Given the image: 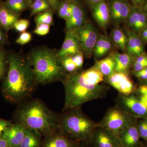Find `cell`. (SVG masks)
<instances>
[{"mask_svg":"<svg viewBox=\"0 0 147 147\" xmlns=\"http://www.w3.org/2000/svg\"><path fill=\"white\" fill-rule=\"evenodd\" d=\"M7 61L2 92L6 100L18 104L31 98L38 84L28 54L9 52Z\"/></svg>","mask_w":147,"mask_h":147,"instance_id":"obj_1","label":"cell"},{"mask_svg":"<svg viewBox=\"0 0 147 147\" xmlns=\"http://www.w3.org/2000/svg\"><path fill=\"white\" fill-rule=\"evenodd\" d=\"M104 76L94 66L68 74L62 82L65 92L63 111L81 108L84 103L105 98L110 87L102 84Z\"/></svg>","mask_w":147,"mask_h":147,"instance_id":"obj_2","label":"cell"},{"mask_svg":"<svg viewBox=\"0 0 147 147\" xmlns=\"http://www.w3.org/2000/svg\"><path fill=\"white\" fill-rule=\"evenodd\" d=\"M58 115L42 100L30 98L18 104L15 119L16 122L45 137L58 130Z\"/></svg>","mask_w":147,"mask_h":147,"instance_id":"obj_3","label":"cell"},{"mask_svg":"<svg viewBox=\"0 0 147 147\" xmlns=\"http://www.w3.org/2000/svg\"><path fill=\"white\" fill-rule=\"evenodd\" d=\"M38 85L62 82L66 73L57 56V51L46 46L32 49L28 53Z\"/></svg>","mask_w":147,"mask_h":147,"instance_id":"obj_4","label":"cell"},{"mask_svg":"<svg viewBox=\"0 0 147 147\" xmlns=\"http://www.w3.org/2000/svg\"><path fill=\"white\" fill-rule=\"evenodd\" d=\"M58 129L69 139L79 143L88 141L98 123L84 113L81 108L63 111L58 115Z\"/></svg>","mask_w":147,"mask_h":147,"instance_id":"obj_5","label":"cell"},{"mask_svg":"<svg viewBox=\"0 0 147 147\" xmlns=\"http://www.w3.org/2000/svg\"><path fill=\"white\" fill-rule=\"evenodd\" d=\"M137 121V117L115 105L109 108L101 120L97 123L99 126L118 135L120 131L135 124Z\"/></svg>","mask_w":147,"mask_h":147,"instance_id":"obj_6","label":"cell"},{"mask_svg":"<svg viewBox=\"0 0 147 147\" xmlns=\"http://www.w3.org/2000/svg\"><path fill=\"white\" fill-rule=\"evenodd\" d=\"M79 42L84 56L90 59L99 36L98 31L91 21L71 32Z\"/></svg>","mask_w":147,"mask_h":147,"instance_id":"obj_7","label":"cell"},{"mask_svg":"<svg viewBox=\"0 0 147 147\" xmlns=\"http://www.w3.org/2000/svg\"><path fill=\"white\" fill-rule=\"evenodd\" d=\"M115 101L116 105L137 118L147 119V108L134 92L127 95L119 94Z\"/></svg>","mask_w":147,"mask_h":147,"instance_id":"obj_8","label":"cell"},{"mask_svg":"<svg viewBox=\"0 0 147 147\" xmlns=\"http://www.w3.org/2000/svg\"><path fill=\"white\" fill-rule=\"evenodd\" d=\"M88 141H91L94 147H121L117 134L98 125Z\"/></svg>","mask_w":147,"mask_h":147,"instance_id":"obj_9","label":"cell"},{"mask_svg":"<svg viewBox=\"0 0 147 147\" xmlns=\"http://www.w3.org/2000/svg\"><path fill=\"white\" fill-rule=\"evenodd\" d=\"M104 82L117 90L119 94H131L136 89L129 73L114 72L110 76L104 77Z\"/></svg>","mask_w":147,"mask_h":147,"instance_id":"obj_10","label":"cell"},{"mask_svg":"<svg viewBox=\"0 0 147 147\" xmlns=\"http://www.w3.org/2000/svg\"><path fill=\"white\" fill-rule=\"evenodd\" d=\"M108 3L111 22L116 25L125 23L132 4L127 0H109Z\"/></svg>","mask_w":147,"mask_h":147,"instance_id":"obj_11","label":"cell"},{"mask_svg":"<svg viewBox=\"0 0 147 147\" xmlns=\"http://www.w3.org/2000/svg\"><path fill=\"white\" fill-rule=\"evenodd\" d=\"M125 24L127 28L139 35L142 30L147 27V15L141 6L132 4Z\"/></svg>","mask_w":147,"mask_h":147,"instance_id":"obj_12","label":"cell"},{"mask_svg":"<svg viewBox=\"0 0 147 147\" xmlns=\"http://www.w3.org/2000/svg\"><path fill=\"white\" fill-rule=\"evenodd\" d=\"M72 7L71 17L65 21V32H72L86 23L85 13L78 0H70Z\"/></svg>","mask_w":147,"mask_h":147,"instance_id":"obj_13","label":"cell"},{"mask_svg":"<svg viewBox=\"0 0 147 147\" xmlns=\"http://www.w3.org/2000/svg\"><path fill=\"white\" fill-rule=\"evenodd\" d=\"M92 16L100 28L105 30L111 22L108 2L106 0L90 6Z\"/></svg>","mask_w":147,"mask_h":147,"instance_id":"obj_14","label":"cell"},{"mask_svg":"<svg viewBox=\"0 0 147 147\" xmlns=\"http://www.w3.org/2000/svg\"><path fill=\"white\" fill-rule=\"evenodd\" d=\"M26 128L21 124L15 123L8 126L3 133L2 137L13 147H18L23 141Z\"/></svg>","mask_w":147,"mask_h":147,"instance_id":"obj_15","label":"cell"},{"mask_svg":"<svg viewBox=\"0 0 147 147\" xmlns=\"http://www.w3.org/2000/svg\"><path fill=\"white\" fill-rule=\"evenodd\" d=\"M82 52L79 42L71 32H65V36L61 47L57 50L60 59Z\"/></svg>","mask_w":147,"mask_h":147,"instance_id":"obj_16","label":"cell"},{"mask_svg":"<svg viewBox=\"0 0 147 147\" xmlns=\"http://www.w3.org/2000/svg\"><path fill=\"white\" fill-rule=\"evenodd\" d=\"M119 139L121 147H139L141 138L136 124L119 132Z\"/></svg>","mask_w":147,"mask_h":147,"instance_id":"obj_17","label":"cell"},{"mask_svg":"<svg viewBox=\"0 0 147 147\" xmlns=\"http://www.w3.org/2000/svg\"><path fill=\"white\" fill-rule=\"evenodd\" d=\"M125 30L127 36L126 53L134 59L145 53L144 42L133 31L127 28Z\"/></svg>","mask_w":147,"mask_h":147,"instance_id":"obj_18","label":"cell"},{"mask_svg":"<svg viewBox=\"0 0 147 147\" xmlns=\"http://www.w3.org/2000/svg\"><path fill=\"white\" fill-rule=\"evenodd\" d=\"M79 143L72 141L59 130L45 137L42 147H76Z\"/></svg>","mask_w":147,"mask_h":147,"instance_id":"obj_19","label":"cell"},{"mask_svg":"<svg viewBox=\"0 0 147 147\" xmlns=\"http://www.w3.org/2000/svg\"><path fill=\"white\" fill-rule=\"evenodd\" d=\"M84 55L83 52L61 59V64L67 74L76 73L82 70Z\"/></svg>","mask_w":147,"mask_h":147,"instance_id":"obj_20","label":"cell"},{"mask_svg":"<svg viewBox=\"0 0 147 147\" xmlns=\"http://www.w3.org/2000/svg\"><path fill=\"white\" fill-rule=\"evenodd\" d=\"M114 46L110 36L107 35L99 34L92 55L97 60L99 59L110 54Z\"/></svg>","mask_w":147,"mask_h":147,"instance_id":"obj_21","label":"cell"},{"mask_svg":"<svg viewBox=\"0 0 147 147\" xmlns=\"http://www.w3.org/2000/svg\"><path fill=\"white\" fill-rule=\"evenodd\" d=\"M19 17L20 15L8 10L3 3L0 4V26L7 33L13 29L14 24L19 19Z\"/></svg>","mask_w":147,"mask_h":147,"instance_id":"obj_22","label":"cell"},{"mask_svg":"<svg viewBox=\"0 0 147 147\" xmlns=\"http://www.w3.org/2000/svg\"><path fill=\"white\" fill-rule=\"evenodd\" d=\"M115 63V72L129 73L132 68L134 59L127 53L111 52Z\"/></svg>","mask_w":147,"mask_h":147,"instance_id":"obj_23","label":"cell"},{"mask_svg":"<svg viewBox=\"0 0 147 147\" xmlns=\"http://www.w3.org/2000/svg\"><path fill=\"white\" fill-rule=\"evenodd\" d=\"M94 66L104 77L110 76L115 72V63L113 54L111 53L104 59L96 60Z\"/></svg>","mask_w":147,"mask_h":147,"instance_id":"obj_24","label":"cell"},{"mask_svg":"<svg viewBox=\"0 0 147 147\" xmlns=\"http://www.w3.org/2000/svg\"><path fill=\"white\" fill-rule=\"evenodd\" d=\"M110 37L115 46L126 53L127 42L126 30L124 31L123 29L119 27H115L112 29Z\"/></svg>","mask_w":147,"mask_h":147,"instance_id":"obj_25","label":"cell"},{"mask_svg":"<svg viewBox=\"0 0 147 147\" xmlns=\"http://www.w3.org/2000/svg\"><path fill=\"white\" fill-rule=\"evenodd\" d=\"M40 136L36 131L26 128L25 137L18 147H41Z\"/></svg>","mask_w":147,"mask_h":147,"instance_id":"obj_26","label":"cell"},{"mask_svg":"<svg viewBox=\"0 0 147 147\" xmlns=\"http://www.w3.org/2000/svg\"><path fill=\"white\" fill-rule=\"evenodd\" d=\"M3 4L8 10L19 15L30 7L26 0H6Z\"/></svg>","mask_w":147,"mask_h":147,"instance_id":"obj_27","label":"cell"},{"mask_svg":"<svg viewBox=\"0 0 147 147\" xmlns=\"http://www.w3.org/2000/svg\"><path fill=\"white\" fill-rule=\"evenodd\" d=\"M30 7L31 8L30 17L45 11L52 9L51 6L47 0H34Z\"/></svg>","mask_w":147,"mask_h":147,"instance_id":"obj_28","label":"cell"},{"mask_svg":"<svg viewBox=\"0 0 147 147\" xmlns=\"http://www.w3.org/2000/svg\"><path fill=\"white\" fill-rule=\"evenodd\" d=\"M9 53L3 45H0V79L1 80L4 79L7 71Z\"/></svg>","mask_w":147,"mask_h":147,"instance_id":"obj_29","label":"cell"},{"mask_svg":"<svg viewBox=\"0 0 147 147\" xmlns=\"http://www.w3.org/2000/svg\"><path fill=\"white\" fill-rule=\"evenodd\" d=\"M53 10L50 9L36 14L34 21L36 25L44 24L51 26L53 23Z\"/></svg>","mask_w":147,"mask_h":147,"instance_id":"obj_30","label":"cell"},{"mask_svg":"<svg viewBox=\"0 0 147 147\" xmlns=\"http://www.w3.org/2000/svg\"><path fill=\"white\" fill-rule=\"evenodd\" d=\"M147 67V54L144 53L134 58L132 68L133 73Z\"/></svg>","mask_w":147,"mask_h":147,"instance_id":"obj_31","label":"cell"},{"mask_svg":"<svg viewBox=\"0 0 147 147\" xmlns=\"http://www.w3.org/2000/svg\"><path fill=\"white\" fill-rule=\"evenodd\" d=\"M134 92L147 108V82L140 85Z\"/></svg>","mask_w":147,"mask_h":147,"instance_id":"obj_32","label":"cell"},{"mask_svg":"<svg viewBox=\"0 0 147 147\" xmlns=\"http://www.w3.org/2000/svg\"><path fill=\"white\" fill-rule=\"evenodd\" d=\"M70 7L69 0H61L57 11L59 17L65 20L67 14Z\"/></svg>","mask_w":147,"mask_h":147,"instance_id":"obj_33","label":"cell"},{"mask_svg":"<svg viewBox=\"0 0 147 147\" xmlns=\"http://www.w3.org/2000/svg\"><path fill=\"white\" fill-rule=\"evenodd\" d=\"M140 137L147 144V119H143L136 123Z\"/></svg>","mask_w":147,"mask_h":147,"instance_id":"obj_34","label":"cell"},{"mask_svg":"<svg viewBox=\"0 0 147 147\" xmlns=\"http://www.w3.org/2000/svg\"><path fill=\"white\" fill-rule=\"evenodd\" d=\"M30 25V21L27 19H18L14 24L13 29L18 32H26Z\"/></svg>","mask_w":147,"mask_h":147,"instance_id":"obj_35","label":"cell"},{"mask_svg":"<svg viewBox=\"0 0 147 147\" xmlns=\"http://www.w3.org/2000/svg\"><path fill=\"white\" fill-rule=\"evenodd\" d=\"M50 25L44 24H37L36 28L33 32L40 36H45L49 33L50 30Z\"/></svg>","mask_w":147,"mask_h":147,"instance_id":"obj_36","label":"cell"},{"mask_svg":"<svg viewBox=\"0 0 147 147\" xmlns=\"http://www.w3.org/2000/svg\"><path fill=\"white\" fill-rule=\"evenodd\" d=\"M32 39V35L30 33L25 32L21 33L19 37L16 40V42L21 45L27 44L31 41Z\"/></svg>","mask_w":147,"mask_h":147,"instance_id":"obj_37","label":"cell"},{"mask_svg":"<svg viewBox=\"0 0 147 147\" xmlns=\"http://www.w3.org/2000/svg\"><path fill=\"white\" fill-rule=\"evenodd\" d=\"M9 43L8 34L0 26V45H7Z\"/></svg>","mask_w":147,"mask_h":147,"instance_id":"obj_38","label":"cell"},{"mask_svg":"<svg viewBox=\"0 0 147 147\" xmlns=\"http://www.w3.org/2000/svg\"><path fill=\"white\" fill-rule=\"evenodd\" d=\"M133 73L134 76L138 79L143 81L147 82V67Z\"/></svg>","mask_w":147,"mask_h":147,"instance_id":"obj_39","label":"cell"},{"mask_svg":"<svg viewBox=\"0 0 147 147\" xmlns=\"http://www.w3.org/2000/svg\"><path fill=\"white\" fill-rule=\"evenodd\" d=\"M12 123L8 121L0 118V138L2 137L3 133L6 129L10 126Z\"/></svg>","mask_w":147,"mask_h":147,"instance_id":"obj_40","label":"cell"},{"mask_svg":"<svg viewBox=\"0 0 147 147\" xmlns=\"http://www.w3.org/2000/svg\"><path fill=\"white\" fill-rule=\"evenodd\" d=\"M47 1L50 4L53 10L57 11L60 0H47Z\"/></svg>","mask_w":147,"mask_h":147,"instance_id":"obj_41","label":"cell"},{"mask_svg":"<svg viewBox=\"0 0 147 147\" xmlns=\"http://www.w3.org/2000/svg\"><path fill=\"white\" fill-rule=\"evenodd\" d=\"M139 35L144 42H147V27L142 30Z\"/></svg>","mask_w":147,"mask_h":147,"instance_id":"obj_42","label":"cell"},{"mask_svg":"<svg viewBox=\"0 0 147 147\" xmlns=\"http://www.w3.org/2000/svg\"><path fill=\"white\" fill-rule=\"evenodd\" d=\"M0 147H13L10 146L2 137L0 138Z\"/></svg>","mask_w":147,"mask_h":147,"instance_id":"obj_43","label":"cell"},{"mask_svg":"<svg viewBox=\"0 0 147 147\" xmlns=\"http://www.w3.org/2000/svg\"><path fill=\"white\" fill-rule=\"evenodd\" d=\"M132 3V4L134 5L142 6L145 0H129Z\"/></svg>","mask_w":147,"mask_h":147,"instance_id":"obj_44","label":"cell"},{"mask_svg":"<svg viewBox=\"0 0 147 147\" xmlns=\"http://www.w3.org/2000/svg\"><path fill=\"white\" fill-rule=\"evenodd\" d=\"M89 5L90 6L101 1L102 0H85Z\"/></svg>","mask_w":147,"mask_h":147,"instance_id":"obj_45","label":"cell"},{"mask_svg":"<svg viewBox=\"0 0 147 147\" xmlns=\"http://www.w3.org/2000/svg\"><path fill=\"white\" fill-rule=\"evenodd\" d=\"M143 11L145 12V13L147 15V0H145L142 6H141Z\"/></svg>","mask_w":147,"mask_h":147,"instance_id":"obj_46","label":"cell"},{"mask_svg":"<svg viewBox=\"0 0 147 147\" xmlns=\"http://www.w3.org/2000/svg\"><path fill=\"white\" fill-rule=\"evenodd\" d=\"M26 1H27V2L28 3L29 5L30 6V5H31L32 3H33V1L34 0H26Z\"/></svg>","mask_w":147,"mask_h":147,"instance_id":"obj_47","label":"cell"},{"mask_svg":"<svg viewBox=\"0 0 147 147\" xmlns=\"http://www.w3.org/2000/svg\"><path fill=\"white\" fill-rule=\"evenodd\" d=\"M76 147H86L85 146H83V145L80 144H77V146H76Z\"/></svg>","mask_w":147,"mask_h":147,"instance_id":"obj_48","label":"cell"},{"mask_svg":"<svg viewBox=\"0 0 147 147\" xmlns=\"http://www.w3.org/2000/svg\"><path fill=\"white\" fill-rule=\"evenodd\" d=\"M147 147V146H146V147Z\"/></svg>","mask_w":147,"mask_h":147,"instance_id":"obj_49","label":"cell"}]
</instances>
